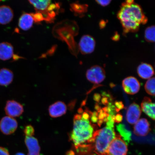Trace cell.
Masks as SVG:
<instances>
[{"mask_svg":"<svg viewBox=\"0 0 155 155\" xmlns=\"http://www.w3.org/2000/svg\"><path fill=\"white\" fill-rule=\"evenodd\" d=\"M92 113L88 110L83 111L82 108L73 119V129L70 139L77 152L85 154L92 150V145L97 129L90 118Z\"/></svg>","mask_w":155,"mask_h":155,"instance_id":"1","label":"cell"},{"mask_svg":"<svg viewBox=\"0 0 155 155\" xmlns=\"http://www.w3.org/2000/svg\"><path fill=\"white\" fill-rule=\"evenodd\" d=\"M117 17L125 34L137 31L140 24H145L148 21L140 6L131 0L122 4Z\"/></svg>","mask_w":155,"mask_h":155,"instance_id":"2","label":"cell"},{"mask_svg":"<svg viewBox=\"0 0 155 155\" xmlns=\"http://www.w3.org/2000/svg\"><path fill=\"white\" fill-rule=\"evenodd\" d=\"M116 134L114 126L107 124L106 127L97 130L94 135L92 150L98 155H108V147Z\"/></svg>","mask_w":155,"mask_h":155,"instance_id":"3","label":"cell"},{"mask_svg":"<svg viewBox=\"0 0 155 155\" xmlns=\"http://www.w3.org/2000/svg\"><path fill=\"white\" fill-rule=\"evenodd\" d=\"M128 149L125 141L120 135L116 134L115 138L110 143L108 150V155H126Z\"/></svg>","mask_w":155,"mask_h":155,"instance_id":"4","label":"cell"},{"mask_svg":"<svg viewBox=\"0 0 155 155\" xmlns=\"http://www.w3.org/2000/svg\"><path fill=\"white\" fill-rule=\"evenodd\" d=\"M86 77L90 82L94 84H100L105 78V71L101 67L94 66L87 70Z\"/></svg>","mask_w":155,"mask_h":155,"instance_id":"5","label":"cell"},{"mask_svg":"<svg viewBox=\"0 0 155 155\" xmlns=\"http://www.w3.org/2000/svg\"><path fill=\"white\" fill-rule=\"evenodd\" d=\"M18 127L16 120L9 116H5L0 121V130L4 134L9 135L14 133Z\"/></svg>","mask_w":155,"mask_h":155,"instance_id":"6","label":"cell"},{"mask_svg":"<svg viewBox=\"0 0 155 155\" xmlns=\"http://www.w3.org/2000/svg\"><path fill=\"white\" fill-rule=\"evenodd\" d=\"M96 42L94 38L89 35H84L81 39L79 48L83 54H91L94 52L95 48Z\"/></svg>","mask_w":155,"mask_h":155,"instance_id":"7","label":"cell"},{"mask_svg":"<svg viewBox=\"0 0 155 155\" xmlns=\"http://www.w3.org/2000/svg\"><path fill=\"white\" fill-rule=\"evenodd\" d=\"M6 114L12 117H18L24 111L22 104L14 100H9L7 102L5 107Z\"/></svg>","mask_w":155,"mask_h":155,"instance_id":"8","label":"cell"},{"mask_svg":"<svg viewBox=\"0 0 155 155\" xmlns=\"http://www.w3.org/2000/svg\"><path fill=\"white\" fill-rule=\"evenodd\" d=\"M123 87L124 91L128 94L133 95L139 92L140 84L135 78L129 77L125 78L123 81Z\"/></svg>","mask_w":155,"mask_h":155,"instance_id":"9","label":"cell"},{"mask_svg":"<svg viewBox=\"0 0 155 155\" xmlns=\"http://www.w3.org/2000/svg\"><path fill=\"white\" fill-rule=\"evenodd\" d=\"M141 113L140 107L135 103H133L128 108L126 115V119L129 124H134L139 120Z\"/></svg>","mask_w":155,"mask_h":155,"instance_id":"10","label":"cell"},{"mask_svg":"<svg viewBox=\"0 0 155 155\" xmlns=\"http://www.w3.org/2000/svg\"><path fill=\"white\" fill-rule=\"evenodd\" d=\"M67 107L64 103L57 101L51 104L48 108L50 116L53 118H57L64 115L66 113Z\"/></svg>","mask_w":155,"mask_h":155,"instance_id":"11","label":"cell"},{"mask_svg":"<svg viewBox=\"0 0 155 155\" xmlns=\"http://www.w3.org/2000/svg\"><path fill=\"white\" fill-rule=\"evenodd\" d=\"M150 130V124L148 120L142 118L139 119L135 124L134 132L138 136H145L148 135Z\"/></svg>","mask_w":155,"mask_h":155,"instance_id":"12","label":"cell"},{"mask_svg":"<svg viewBox=\"0 0 155 155\" xmlns=\"http://www.w3.org/2000/svg\"><path fill=\"white\" fill-rule=\"evenodd\" d=\"M25 144L28 148V155H40V148L37 139L33 136H26Z\"/></svg>","mask_w":155,"mask_h":155,"instance_id":"13","label":"cell"},{"mask_svg":"<svg viewBox=\"0 0 155 155\" xmlns=\"http://www.w3.org/2000/svg\"><path fill=\"white\" fill-rule=\"evenodd\" d=\"M14 16L13 11L8 6H0V24L3 25L9 24Z\"/></svg>","mask_w":155,"mask_h":155,"instance_id":"14","label":"cell"},{"mask_svg":"<svg viewBox=\"0 0 155 155\" xmlns=\"http://www.w3.org/2000/svg\"><path fill=\"white\" fill-rule=\"evenodd\" d=\"M137 72L139 76L143 79H149L154 75L153 68L150 64L142 63L137 68Z\"/></svg>","mask_w":155,"mask_h":155,"instance_id":"15","label":"cell"},{"mask_svg":"<svg viewBox=\"0 0 155 155\" xmlns=\"http://www.w3.org/2000/svg\"><path fill=\"white\" fill-rule=\"evenodd\" d=\"M13 56V48L11 44L7 42L0 43V59L7 61Z\"/></svg>","mask_w":155,"mask_h":155,"instance_id":"16","label":"cell"},{"mask_svg":"<svg viewBox=\"0 0 155 155\" xmlns=\"http://www.w3.org/2000/svg\"><path fill=\"white\" fill-rule=\"evenodd\" d=\"M141 108L142 111L149 117L155 120V104L148 97H145L141 102Z\"/></svg>","mask_w":155,"mask_h":155,"instance_id":"17","label":"cell"},{"mask_svg":"<svg viewBox=\"0 0 155 155\" xmlns=\"http://www.w3.org/2000/svg\"><path fill=\"white\" fill-rule=\"evenodd\" d=\"M13 74L9 69L3 68L0 70V85L7 86L12 82Z\"/></svg>","mask_w":155,"mask_h":155,"instance_id":"18","label":"cell"},{"mask_svg":"<svg viewBox=\"0 0 155 155\" xmlns=\"http://www.w3.org/2000/svg\"><path fill=\"white\" fill-rule=\"evenodd\" d=\"M34 21L31 14L25 13L21 15L19 19V26L22 30H28L31 28Z\"/></svg>","mask_w":155,"mask_h":155,"instance_id":"19","label":"cell"},{"mask_svg":"<svg viewBox=\"0 0 155 155\" xmlns=\"http://www.w3.org/2000/svg\"><path fill=\"white\" fill-rule=\"evenodd\" d=\"M30 3L34 6L38 12L45 13L47 11L48 7L51 3L50 1H29Z\"/></svg>","mask_w":155,"mask_h":155,"instance_id":"20","label":"cell"},{"mask_svg":"<svg viewBox=\"0 0 155 155\" xmlns=\"http://www.w3.org/2000/svg\"><path fill=\"white\" fill-rule=\"evenodd\" d=\"M155 30L154 26L147 28L145 31V38L147 41L153 42L155 41Z\"/></svg>","mask_w":155,"mask_h":155,"instance_id":"21","label":"cell"},{"mask_svg":"<svg viewBox=\"0 0 155 155\" xmlns=\"http://www.w3.org/2000/svg\"><path fill=\"white\" fill-rule=\"evenodd\" d=\"M155 78L149 79L145 84V88L146 92L152 96L155 95Z\"/></svg>","mask_w":155,"mask_h":155,"instance_id":"22","label":"cell"},{"mask_svg":"<svg viewBox=\"0 0 155 155\" xmlns=\"http://www.w3.org/2000/svg\"><path fill=\"white\" fill-rule=\"evenodd\" d=\"M117 129L125 141H129L130 139L131 134L130 132L125 128L124 126L120 124L117 126Z\"/></svg>","mask_w":155,"mask_h":155,"instance_id":"23","label":"cell"},{"mask_svg":"<svg viewBox=\"0 0 155 155\" xmlns=\"http://www.w3.org/2000/svg\"><path fill=\"white\" fill-rule=\"evenodd\" d=\"M71 7L76 12L82 13L86 12L88 6L86 5H83L74 4L72 5Z\"/></svg>","mask_w":155,"mask_h":155,"instance_id":"24","label":"cell"},{"mask_svg":"<svg viewBox=\"0 0 155 155\" xmlns=\"http://www.w3.org/2000/svg\"><path fill=\"white\" fill-rule=\"evenodd\" d=\"M24 133L27 137H32L34 135L35 130L34 127L31 125L26 126L25 129Z\"/></svg>","mask_w":155,"mask_h":155,"instance_id":"25","label":"cell"},{"mask_svg":"<svg viewBox=\"0 0 155 155\" xmlns=\"http://www.w3.org/2000/svg\"><path fill=\"white\" fill-rule=\"evenodd\" d=\"M33 18L34 21L35 22H41V21L45 20L44 17L42 13L37 12L35 14H31Z\"/></svg>","mask_w":155,"mask_h":155,"instance_id":"26","label":"cell"},{"mask_svg":"<svg viewBox=\"0 0 155 155\" xmlns=\"http://www.w3.org/2000/svg\"><path fill=\"white\" fill-rule=\"evenodd\" d=\"M96 2L98 4H99L102 6H106L110 4L111 1L110 0H108V1H99V0H97Z\"/></svg>","mask_w":155,"mask_h":155,"instance_id":"27","label":"cell"},{"mask_svg":"<svg viewBox=\"0 0 155 155\" xmlns=\"http://www.w3.org/2000/svg\"><path fill=\"white\" fill-rule=\"evenodd\" d=\"M0 155H10L7 149L0 147Z\"/></svg>","mask_w":155,"mask_h":155,"instance_id":"28","label":"cell"},{"mask_svg":"<svg viewBox=\"0 0 155 155\" xmlns=\"http://www.w3.org/2000/svg\"><path fill=\"white\" fill-rule=\"evenodd\" d=\"M122 119H123V117L122 116L120 115V114H118L117 115H116L115 117V121L117 123H120V122Z\"/></svg>","mask_w":155,"mask_h":155,"instance_id":"29","label":"cell"},{"mask_svg":"<svg viewBox=\"0 0 155 155\" xmlns=\"http://www.w3.org/2000/svg\"><path fill=\"white\" fill-rule=\"evenodd\" d=\"M120 35L117 32H116L114 35L112 37V39L114 41H118L119 40Z\"/></svg>","mask_w":155,"mask_h":155,"instance_id":"30","label":"cell"},{"mask_svg":"<svg viewBox=\"0 0 155 155\" xmlns=\"http://www.w3.org/2000/svg\"><path fill=\"white\" fill-rule=\"evenodd\" d=\"M106 25V22L104 21H101L100 24V28H103Z\"/></svg>","mask_w":155,"mask_h":155,"instance_id":"31","label":"cell"},{"mask_svg":"<svg viewBox=\"0 0 155 155\" xmlns=\"http://www.w3.org/2000/svg\"><path fill=\"white\" fill-rule=\"evenodd\" d=\"M74 153L73 151H69V152H68L66 154V155H74Z\"/></svg>","mask_w":155,"mask_h":155,"instance_id":"32","label":"cell"},{"mask_svg":"<svg viewBox=\"0 0 155 155\" xmlns=\"http://www.w3.org/2000/svg\"><path fill=\"white\" fill-rule=\"evenodd\" d=\"M15 155H25L23 153H18Z\"/></svg>","mask_w":155,"mask_h":155,"instance_id":"33","label":"cell"},{"mask_svg":"<svg viewBox=\"0 0 155 155\" xmlns=\"http://www.w3.org/2000/svg\"><path fill=\"white\" fill-rule=\"evenodd\" d=\"M0 2H1V1H0Z\"/></svg>","mask_w":155,"mask_h":155,"instance_id":"34","label":"cell"}]
</instances>
